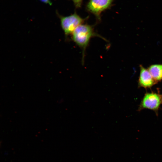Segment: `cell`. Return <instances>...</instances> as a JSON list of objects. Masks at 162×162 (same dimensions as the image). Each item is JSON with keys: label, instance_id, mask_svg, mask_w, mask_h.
Wrapping results in <instances>:
<instances>
[{"label": "cell", "instance_id": "obj_1", "mask_svg": "<svg viewBox=\"0 0 162 162\" xmlns=\"http://www.w3.org/2000/svg\"><path fill=\"white\" fill-rule=\"evenodd\" d=\"M95 36L101 37L94 32L92 26L83 23L78 26L71 34L72 40L82 50V62L90 41L92 37Z\"/></svg>", "mask_w": 162, "mask_h": 162}, {"label": "cell", "instance_id": "obj_2", "mask_svg": "<svg viewBox=\"0 0 162 162\" xmlns=\"http://www.w3.org/2000/svg\"><path fill=\"white\" fill-rule=\"evenodd\" d=\"M61 25L66 36L71 34L75 29L79 25L83 23L87 19L80 17L76 13L67 16L59 14Z\"/></svg>", "mask_w": 162, "mask_h": 162}, {"label": "cell", "instance_id": "obj_3", "mask_svg": "<svg viewBox=\"0 0 162 162\" xmlns=\"http://www.w3.org/2000/svg\"><path fill=\"white\" fill-rule=\"evenodd\" d=\"M162 104V94L154 92H146L142 98L138 111L148 109L154 111L156 115Z\"/></svg>", "mask_w": 162, "mask_h": 162}, {"label": "cell", "instance_id": "obj_4", "mask_svg": "<svg viewBox=\"0 0 162 162\" xmlns=\"http://www.w3.org/2000/svg\"><path fill=\"white\" fill-rule=\"evenodd\" d=\"M114 0H89L86 4V9L100 20L101 13L110 8Z\"/></svg>", "mask_w": 162, "mask_h": 162}, {"label": "cell", "instance_id": "obj_5", "mask_svg": "<svg viewBox=\"0 0 162 162\" xmlns=\"http://www.w3.org/2000/svg\"><path fill=\"white\" fill-rule=\"evenodd\" d=\"M157 83L148 70L142 65H140V72L138 80L139 87L146 89L151 88Z\"/></svg>", "mask_w": 162, "mask_h": 162}, {"label": "cell", "instance_id": "obj_6", "mask_svg": "<svg viewBox=\"0 0 162 162\" xmlns=\"http://www.w3.org/2000/svg\"><path fill=\"white\" fill-rule=\"evenodd\" d=\"M148 69L157 83L162 80V64H152L148 67Z\"/></svg>", "mask_w": 162, "mask_h": 162}, {"label": "cell", "instance_id": "obj_7", "mask_svg": "<svg viewBox=\"0 0 162 162\" xmlns=\"http://www.w3.org/2000/svg\"><path fill=\"white\" fill-rule=\"evenodd\" d=\"M74 2L75 6L77 8H80L82 3L83 0H72Z\"/></svg>", "mask_w": 162, "mask_h": 162}, {"label": "cell", "instance_id": "obj_8", "mask_svg": "<svg viewBox=\"0 0 162 162\" xmlns=\"http://www.w3.org/2000/svg\"><path fill=\"white\" fill-rule=\"evenodd\" d=\"M41 2L47 4H49L50 5H51L52 3L50 0H39Z\"/></svg>", "mask_w": 162, "mask_h": 162}]
</instances>
